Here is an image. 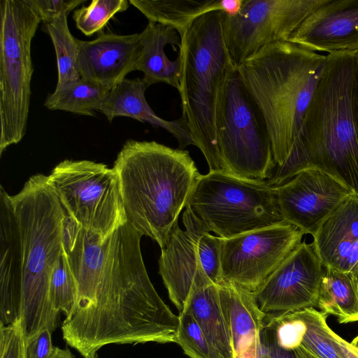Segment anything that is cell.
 Wrapping results in <instances>:
<instances>
[{"label": "cell", "mask_w": 358, "mask_h": 358, "mask_svg": "<svg viewBox=\"0 0 358 358\" xmlns=\"http://www.w3.org/2000/svg\"><path fill=\"white\" fill-rule=\"evenodd\" d=\"M78 69L80 78L109 89L136 71L140 34H101L92 41L78 39Z\"/></svg>", "instance_id": "cell-17"}, {"label": "cell", "mask_w": 358, "mask_h": 358, "mask_svg": "<svg viewBox=\"0 0 358 358\" xmlns=\"http://www.w3.org/2000/svg\"><path fill=\"white\" fill-rule=\"evenodd\" d=\"M338 343L344 358H358V349L355 348L341 336H338Z\"/></svg>", "instance_id": "cell-36"}, {"label": "cell", "mask_w": 358, "mask_h": 358, "mask_svg": "<svg viewBox=\"0 0 358 358\" xmlns=\"http://www.w3.org/2000/svg\"><path fill=\"white\" fill-rule=\"evenodd\" d=\"M149 85L143 78H124L107 94L99 111L109 122L117 117H128L159 127L172 134L178 142V149L195 145L185 119L182 116L174 120H166L155 114L148 103L145 92Z\"/></svg>", "instance_id": "cell-20"}, {"label": "cell", "mask_w": 358, "mask_h": 358, "mask_svg": "<svg viewBox=\"0 0 358 358\" xmlns=\"http://www.w3.org/2000/svg\"><path fill=\"white\" fill-rule=\"evenodd\" d=\"M27 3L39 16L41 22H47L60 14L69 13L85 0H27Z\"/></svg>", "instance_id": "cell-33"}, {"label": "cell", "mask_w": 358, "mask_h": 358, "mask_svg": "<svg viewBox=\"0 0 358 358\" xmlns=\"http://www.w3.org/2000/svg\"><path fill=\"white\" fill-rule=\"evenodd\" d=\"M326 59L327 55L281 41L238 66L268 127L273 161L268 177L285 163L298 141Z\"/></svg>", "instance_id": "cell-4"}, {"label": "cell", "mask_w": 358, "mask_h": 358, "mask_svg": "<svg viewBox=\"0 0 358 358\" xmlns=\"http://www.w3.org/2000/svg\"><path fill=\"white\" fill-rule=\"evenodd\" d=\"M215 124L222 172L265 182L273 166L268 127L232 63L218 93Z\"/></svg>", "instance_id": "cell-7"}, {"label": "cell", "mask_w": 358, "mask_h": 358, "mask_svg": "<svg viewBox=\"0 0 358 358\" xmlns=\"http://www.w3.org/2000/svg\"><path fill=\"white\" fill-rule=\"evenodd\" d=\"M110 89L80 78L56 87L45 99V106L83 115L95 116Z\"/></svg>", "instance_id": "cell-26"}, {"label": "cell", "mask_w": 358, "mask_h": 358, "mask_svg": "<svg viewBox=\"0 0 358 358\" xmlns=\"http://www.w3.org/2000/svg\"><path fill=\"white\" fill-rule=\"evenodd\" d=\"M66 216L48 176H31L15 195L1 186L0 323L21 320L25 341L58 325L49 290L64 252Z\"/></svg>", "instance_id": "cell-2"}, {"label": "cell", "mask_w": 358, "mask_h": 358, "mask_svg": "<svg viewBox=\"0 0 358 358\" xmlns=\"http://www.w3.org/2000/svg\"><path fill=\"white\" fill-rule=\"evenodd\" d=\"M52 358H75V357L69 348L62 349L59 347H55Z\"/></svg>", "instance_id": "cell-37"}, {"label": "cell", "mask_w": 358, "mask_h": 358, "mask_svg": "<svg viewBox=\"0 0 358 358\" xmlns=\"http://www.w3.org/2000/svg\"><path fill=\"white\" fill-rule=\"evenodd\" d=\"M141 47L136 64V70L143 73V79L150 86L164 83L180 87V58L171 61L164 48L167 44L180 45V37L171 27L149 22L140 33Z\"/></svg>", "instance_id": "cell-21"}, {"label": "cell", "mask_w": 358, "mask_h": 358, "mask_svg": "<svg viewBox=\"0 0 358 358\" xmlns=\"http://www.w3.org/2000/svg\"><path fill=\"white\" fill-rule=\"evenodd\" d=\"M127 0H93L87 6L74 10L73 19L77 28L90 36L100 31L116 13L129 8Z\"/></svg>", "instance_id": "cell-31"}, {"label": "cell", "mask_w": 358, "mask_h": 358, "mask_svg": "<svg viewBox=\"0 0 358 358\" xmlns=\"http://www.w3.org/2000/svg\"><path fill=\"white\" fill-rule=\"evenodd\" d=\"M350 343L357 349H358V335L355 337L352 341L350 342Z\"/></svg>", "instance_id": "cell-38"}, {"label": "cell", "mask_w": 358, "mask_h": 358, "mask_svg": "<svg viewBox=\"0 0 358 358\" xmlns=\"http://www.w3.org/2000/svg\"><path fill=\"white\" fill-rule=\"evenodd\" d=\"M224 15L213 10L198 17L179 47L182 116L210 172H222L215 115L218 93L231 64L224 37Z\"/></svg>", "instance_id": "cell-6"}, {"label": "cell", "mask_w": 358, "mask_h": 358, "mask_svg": "<svg viewBox=\"0 0 358 358\" xmlns=\"http://www.w3.org/2000/svg\"><path fill=\"white\" fill-rule=\"evenodd\" d=\"M0 358H26L21 320L8 325L0 323Z\"/></svg>", "instance_id": "cell-32"}, {"label": "cell", "mask_w": 358, "mask_h": 358, "mask_svg": "<svg viewBox=\"0 0 358 358\" xmlns=\"http://www.w3.org/2000/svg\"><path fill=\"white\" fill-rule=\"evenodd\" d=\"M327 0H243L222 26L233 65L238 66L263 48L287 41L302 22Z\"/></svg>", "instance_id": "cell-12"}, {"label": "cell", "mask_w": 358, "mask_h": 358, "mask_svg": "<svg viewBox=\"0 0 358 358\" xmlns=\"http://www.w3.org/2000/svg\"><path fill=\"white\" fill-rule=\"evenodd\" d=\"M313 237L324 266L348 273L358 280V196L352 193L321 225Z\"/></svg>", "instance_id": "cell-18"}, {"label": "cell", "mask_w": 358, "mask_h": 358, "mask_svg": "<svg viewBox=\"0 0 358 358\" xmlns=\"http://www.w3.org/2000/svg\"><path fill=\"white\" fill-rule=\"evenodd\" d=\"M303 234L284 223L220 238L222 282L254 293L298 248Z\"/></svg>", "instance_id": "cell-13"}, {"label": "cell", "mask_w": 358, "mask_h": 358, "mask_svg": "<svg viewBox=\"0 0 358 358\" xmlns=\"http://www.w3.org/2000/svg\"><path fill=\"white\" fill-rule=\"evenodd\" d=\"M64 12L45 24L52 40L57 62L58 80L56 87L80 79L78 69V43L69 31Z\"/></svg>", "instance_id": "cell-27"}, {"label": "cell", "mask_w": 358, "mask_h": 358, "mask_svg": "<svg viewBox=\"0 0 358 358\" xmlns=\"http://www.w3.org/2000/svg\"><path fill=\"white\" fill-rule=\"evenodd\" d=\"M275 188L277 203L285 221L313 236L352 194L338 180L315 167L302 169Z\"/></svg>", "instance_id": "cell-14"}, {"label": "cell", "mask_w": 358, "mask_h": 358, "mask_svg": "<svg viewBox=\"0 0 358 358\" xmlns=\"http://www.w3.org/2000/svg\"><path fill=\"white\" fill-rule=\"evenodd\" d=\"M41 20L27 0L0 1V155L24 137L34 66L31 41Z\"/></svg>", "instance_id": "cell-9"}, {"label": "cell", "mask_w": 358, "mask_h": 358, "mask_svg": "<svg viewBox=\"0 0 358 358\" xmlns=\"http://www.w3.org/2000/svg\"><path fill=\"white\" fill-rule=\"evenodd\" d=\"M185 208L222 238L287 223L280 212L275 187L222 172L201 174Z\"/></svg>", "instance_id": "cell-8"}, {"label": "cell", "mask_w": 358, "mask_h": 358, "mask_svg": "<svg viewBox=\"0 0 358 358\" xmlns=\"http://www.w3.org/2000/svg\"><path fill=\"white\" fill-rule=\"evenodd\" d=\"M222 12L229 16L236 15L240 10L243 0H222Z\"/></svg>", "instance_id": "cell-35"}, {"label": "cell", "mask_w": 358, "mask_h": 358, "mask_svg": "<svg viewBox=\"0 0 358 358\" xmlns=\"http://www.w3.org/2000/svg\"><path fill=\"white\" fill-rule=\"evenodd\" d=\"M287 41L318 53L358 50V0H327Z\"/></svg>", "instance_id": "cell-16"}, {"label": "cell", "mask_w": 358, "mask_h": 358, "mask_svg": "<svg viewBox=\"0 0 358 358\" xmlns=\"http://www.w3.org/2000/svg\"><path fill=\"white\" fill-rule=\"evenodd\" d=\"M52 331L44 329L25 341L26 358H52L55 347Z\"/></svg>", "instance_id": "cell-34"}, {"label": "cell", "mask_w": 358, "mask_h": 358, "mask_svg": "<svg viewBox=\"0 0 358 358\" xmlns=\"http://www.w3.org/2000/svg\"><path fill=\"white\" fill-rule=\"evenodd\" d=\"M185 306L220 357L234 358L231 335L222 308L217 285L212 283L192 289Z\"/></svg>", "instance_id": "cell-23"}, {"label": "cell", "mask_w": 358, "mask_h": 358, "mask_svg": "<svg viewBox=\"0 0 358 358\" xmlns=\"http://www.w3.org/2000/svg\"><path fill=\"white\" fill-rule=\"evenodd\" d=\"M217 286L234 358H262L261 334L268 315L261 310L252 292L229 283Z\"/></svg>", "instance_id": "cell-19"}, {"label": "cell", "mask_w": 358, "mask_h": 358, "mask_svg": "<svg viewBox=\"0 0 358 358\" xmlns=\"http://www.w3.org/2000/svg\"><path fill=\"white\" fill-rule=\"evenodd\" d=\"M48 177L67 215L102 240L127 222L113 168L89 160L66 159Z\"/></svg>", "instance_id": "cell-10"}, {"label": "cell", "mask_w": 358, "mask_h": 358, "mask_svg": "<svg viewBox=\"0 0 358 358\" xmlns=\"http://www.w3.org/2000/svg\"><path fill=\"white\" fill-rule=\"evenodd\" d=\"M295 339L318 358H344L338 335L327 324V315L315 308L273 315Z\"/></svg>", "instance_id": "cell-22"}, {"label": "cell", "mask_w": 358, "mask_h": 358, "mask_svg": "<svg viewBox=\"0 0 358 358\" xmlns=\"http://www.w3.org/2000/svg\"><path fill=\"white\" fill-rule=\"evenodd\" d=\"M358 50L327 55L298 139L266 181L278 187L308 167L330 174L358 196Z\"/></svg>", "instance_id": "cell-3"}, {"label": "cell", "mask_w": 358, "mask_h": 358, "mask_svg": "<svg viewBox=\"0 0 358 358\" xmlns=\"http://www.w3.org/2000/svg\"><path fill=\"white\" fill-rule=\"evenodd\" d=\"M317 308L340 324L358 322V280L351 274L324 266Z\"/></svg>", "instance_id": "cell-24"}, {"label": "cell", "mask_w": 358, "mask_h": 358, "mask_svg": "<svg viewBox=\"0 0 358 358\" xmlns=\"http://www.w3.org/2000/svg\"><path fill=\"white\" fill-rule=\"evenodd\" d=\"M262 358H318L299 343L273 316L261 334Z\"/></svg>", "instance_id": "cell-28"}, {"label": "cell", "mask_w": 358, "mask_h": 358, "mask_svg": "<svg viewBox=\"0 0 358 358\" xmlns=\"http://www.w3.org/2000/svg\"><path fill=\"white\" fill-rule=\"evenodd\" d=\"M182 222L184 230L173 224L159 259V273L179 312L192 289L222 282L220 237L211 235L188 208Z\"/></svg>", "instance_id": "cell-11"}, {"label": "cell", "mask_w": 358, "mask_h": 358, "mask_svg": "<svg viewBox=\"0 0 358 358\" xmlns=\"http://www.w3.org/2000/svg\"><path fill=\"white\" fill-rule=\"evenodd\" d=\"M149 22L174 29L180 38L194 20L213 10L222 11V0H130Z\"/></svg>", "instance_id": "cell-25"}, {"label": "cell", "mask_w": 358, "mask_h": 358, "mask_svg": "<svg viewBox=\"0 0 358 358\" xmlns=\"http://www.w3.org/2000/svg\"><path fill=\"white\" fill-rule=\"evenodd\" d=\"M50 299L53 308L69 318L76 304V282L64 252L60 255L50 283Z\"/></svg>", "instance_id": "cell-29"}, {"label": "cell", "mask_w": 358, "mask_h": 358, "mask_svg": "<svg viewBox=\"0 0 358 358\" xmlns=\"http://www.w3.org/2000/svg\"><path fill=\"white\" fill-rule=\"evenodd\" d=\"M142 236L127 221L102 240L66 214L63 246L77 301L62 332L83 358H97L110 344L176 343L179 317L151 282Z\"/></svg>", "instance_id": "cell-1"}, {"label": "cell", "mask_w": 358, "mask_h": 358, "mask_svg": "<svg viewBox=\"0 0 358 358\" xmlns=\"http://www.w3.org/2000/svg\"><path fill=\"white\" fill-rule=\"evenodd\" d=\"M176 338L185 354L190 358H221L207 340L190 310L185 306L178 315Z\"/></svg>", "instance_id": "cell-30"}, {"label": "cell", "mask_w": 358, "mask_h": 358, "mask_svg": "<svg viewBox=\"0 0 358 358\" xmlns=\"http://www.w3.org/2000/svg\"><path fill=\"white\" fill-rule=\"evenodd\" d=\"M356 81H357V94L358 99V60H357V73H356Z\"/></svg>", "instance_id": "cell-39"}, {"label": "cell", "mask_w": 358, "mask_h": 358, "mask_svg": "<svg viewBox=\"0 0 358 358\" xmlns=\"http://www.w3.org/2000/svg\"><path fill=\"white\" fill-rule=\"evenodd\" d=\"M113 169L127 221L163 248L201 175L189 151L129 140Z\"/></svg>", "instance_id": "cell-5"}, {"label": "cell", "mask_w": 358, "mask_h": 358, "mask_svg": "<svg viewBox=\"0 0 358 358\" xmlns=\"http://www.w3.org/2000/svg\"><path fill=\"white\" fill-rule=\"evenodd\" d=\"M324 266L313 243H301L253 293L267 315L315 308Z\"/></svg>", "instance_id": "cell-15"}]
</instances>
